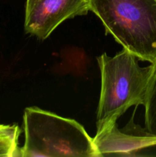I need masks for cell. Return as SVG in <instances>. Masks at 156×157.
Listing matches in <instances>:
<instances>
[{
	"instance_id": "7a4b0ae2",
	"label": "cell",
	"mask_w": 156,
	"mask_h": 157,
	"mask_svg": "<svg viewBox=\"0 0 156 157\" xmlns=\"http://www.w3.org/2000/svg\"><path fill=\"white\" fill-rule=\"evenodd\" d=\"M89 9L124 49L156 62V0H89Z\"/></svg>"
},
{
	"instance_id": "8992f818",
	"label": "cell",
	"mask_w": 156,
	"mask_h": 157,
	"mask_svg": "<svg viewBox=\"0 0 156 157\" xmlns=\"http://www.w3.org/2000/svg\"><path fill=\"white\" fill-rule=\"evenodd\" d=\"M21 130L18 125L0 124V156H21L18 147Z\"/></svg>"
},
{
	"instance_id": "3957f363",
	"label": "cell",
	"mask_w": 156,
	"mask_h": 157,
	"mask_svg": "<svg viewBox=\"0 0 156 157\" xmlns=\"http://www.w3.org/2000/svg\"><path fill=\"white\" fill-rule=\"evenodd\" d=\"M23 120L25 141L21 157L101 156L93 138L74 120L37 107L25 108Z\"/></svg>"
},
{
	"instance_id": "277c9868",
	"label": "cell",
	"mask_w": 156,
	"mask_h": 157,
	"mask_svg": "<svg viewBox=\"0 0 156 157\" xmlns=\"http://www.w3.org/2000/svg\"><path fill=\"white\" fill-rule=\"evenodd\" d=\"M89 11V0H27L24 30L44 40L65 20Z\"/></svg>"
},
{
	"instance_id": "6da1fadb",
	"label": "cell",
	"mask_w": 156,
	"mask_h": 157,
	"mask_svg": "<svg viewBox=\"0 0 156 157\" xmlns=\"http://www.w3.org/2000/svg\"><path fill=\"white\" fill-rule=\"evenodd\" d=\"M138 61L124 48L113 57L103 53L97 58L101 74L97 131L116 123L132 106L145 104L153 67H141Z\"/></svg>"
},
{
	"instance_id": "5b68a950",
	"label": "cell",
	"mask_w": 156,
	"mask_h": 157,
	"mask_svg": "<svg viewBox=\"0 0 156 157\" xmlns=\"http://www.w3.org/2000/svg\"><path fill=\"white\" fill-rule=\"evenodd\" d=\"M93 144L101 156L125 155L156 146V136L148 131L141 134H128L118 129L116 123L110 124L96 132Z\"/></svg>"
},
{
	"instance_id": "52a82bcc",
	"label": "cell",
	"mask_w": 156,
	"mask_h": 157,
	"mask_svg": "<svg viewBox=\"0 0 156 157\" xmlns=\"http://www.w3.org/2000/svg\"><path fill=\"white\" fill-rule=\"evenodd\" d=\"M152 64V73L148 83L145 104V125L147 131L156 136V62Z\"/></svg>"
}]
</instances>
